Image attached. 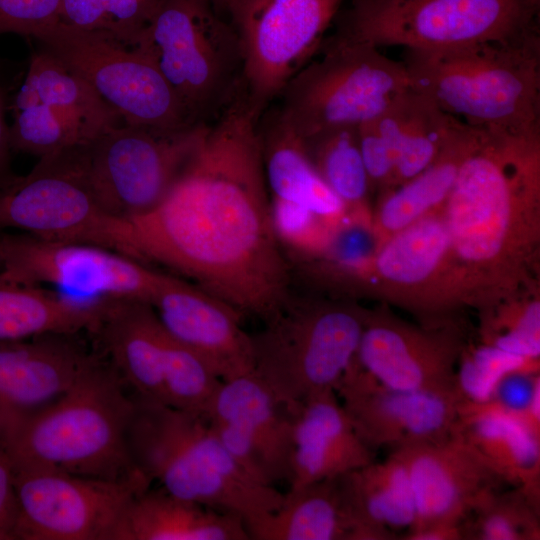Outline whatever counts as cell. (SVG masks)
Returning a JSON list of instances; mask_svg holds the SVG:
<instances>
[{
	"label": "cell",
	"instance_id": "cell-1",
	"mask_svg": "<svg viewBox=\"0 0 540 540\" xmlns=\"http://www.w3.org/2000/svg\"><path fill=\"white\" fill-rule=\"evenodd\" d=\"M262 112L242 89L207 125L189 163L149 212L129 220L140 249L242 315L264 319L291 289L266 185Z\"/></svg>",
	"mask_w": 540,
	"mask_h": 540
},
{
	"label": "cell",
	"instance_id": "cell-2",
	"mask_svg": "<svg viewBox=\"0 0 540 540\" xmlns=\"http://www.w3.org/2000/svg\"><path fill=\"white\" fill-rule=\"evenodd\" d=\"M442 208L458 300L488 309L528 282L540 240V124L475 127Z\"/></svg>",
	"mask_w": 540,
	"mask_h": 540
},
{
	"label": "cell",
	"instance_id": "cell-3",
	"mask_svg": "<svg viewBox=\"0 0 540 540\" xmlns=\"http://www.w3.org/2000/svg\"><path fill=\"white\" fill-rule=\"evenodd\" d=\"M101 357L58 400L20 427L3 449L14 467L50 468L73 475L149 488L127 444L132 393Z\"/></svg>",
	"mask_w": 540,
	"mask_h": 540
},
{
	"label": "cell",
	"instance_id": "cell-4",
	"mask_svg": "<svg viewBox=\"0 0 540 540\" xmlns=\"http://www.w3.org/2000/svg\"><path fill=\"white\" fill-rule=\"evenodd\" d=\"M127 444L136 469L169 494L239 515L246 524L280 507L284 494L252 480L212 432L204 415L132 392Z\"/></svg>",
	"mask_w": 540,
	"mask_h": 540
},
{
	"label": "cell",
	"instance_id": "cell-5",
	"mask_svg": "<svg viewBox=\"0 0 540 540\" xmlns=\"http://www.w3.org/2000/svg\"><path fill=\"white\" fill-rule=\"evenodd\" d=\"M412 90L473 127L540 123L539 27L520 35L437 49H405Z\"/></svg>",
	"mask_w": 540,
	"mask_h": 540
},
{
	"label": "cell",
	"instance_id": "cell-6",
	"mask_svg": "<svg viewBox=\"0 0 540 540\" xmlns=\"http://www.w3.org/2000/svg\"><path fill=\"white\" fill-rule=\"evenodd\" d=\"M367 315L350 298L290 289L251 335L254 374L295 412L309 396L335 390L356 356Z\"/></svg>",
	"mask_w": 540,
	"mask_h": 540
},
{
	"label": "cell",
	"instance_id": "cell-7",
	"mask_svg": "<svg viewBox=\"0 0 540 540\" xmlns=\"http://www.w3.org/2000/svg\"><path fill=\"white\" fill-rule=\"evenodd\" d=\"M213 4L160 0L130 47L153 62L193 124L216 119L244 87L239 37Z\"/></svg>",
	"mask_w": 540,
	"mask_h": 540
},
{
	"label": "cell",
	"instance_id": "cell-8",
	"mask_svg": "<svg viewBox=\"0 0 540 540\" xmlns=\"http://www.w3.org/2000/svg\"><path fill=\"white\" fill-rule=\"evenodd\" d=\"M84 146L42 156L27 175L14 174L0 186V232L17 229L91 244L149 265L132 223L111 215L97 200L85 171Z\"/></svg>",
	"mask_w": 540,
	"mask_h": 540
},
{
	"label": "cell",
	"instance_id": "cell-9",
	"mask_svg": "<svg viewBox=\"0 0 540 540\" xmlns=\"http://www.w3.org/2000/svg\"><path fill=\"white\" fill-rule=\"evenodd\" d=\"M285 85L281 111L308 138L340 127H358L410 89L402 61L378 47L335 37L321 43Z\"/></svg>",
	"mask_w": 540,
	"mask_h": 540
},
{
	"label": "cell",
	"instance_id": "cell-10",
	"mask_svg": "<svg viewBox=\"0 0 540 540\" xmlns=\"http://www.w3.org/2000/svg\"><path fill=\"white\" fill-rule=\"evenodd\" d=\"M540 0H352L338 39L437 49L505 39L539 27Z\"/></svg>",
	"mask_w": 540,
	"mask_h": 540
},
{
	"label": "cell",
	"instance_id": "cell-11",
	"mask_svg": "<svg viewBox=\"0 0 540 540\" xmlns=\"http://www.w3.org/2000/svg\"><path fill=\"white\" fill-rule=\"evenodd\" d=\"M92 335L125 385L141 397L191 411L216 388L208 365L164 328L147 302L109 301Z\"/></svg>",
	"mask_w": 540,
	"mask_h": 540
},
{
	"label": "cell",
	"instance_id": "cell-12",
	"mask_svg": "<svg viewBox=\"0 0 540 540\" xmlns=\"http://www.w3.org/2000/svg\"><path fill=\"white\" fill-rule=\"evenodd\" d=\"M208 124L179 130L118 125L85 145L86 175L101 206L125 220L152 210L189 163Z\"/></svg>",
	"mask_w": 540,
	"mask_h": 540
},
{
	"label": "cell",
	"instance_id": "cell-13",
	"mask_svg": "<svg viewBox=\"0 0 540 540\" xmlns=\"http://www.w3.org/2000/svg\"><path fill=\"white\" fill-rule=\"evenodd\" d=\"M37 40L82 77L126 125L157 130L196 125L157 67L140 51L58 23Z\"/></svg>",
	"mask_w": 540,
	"mask_h": 540
},
{
	"label": "cell",
	"instance_id": "cell-14",
	"mask_svg": "<svg viewBox=\"0 0 540 540\" xmlns=\"http://www.w3.org/2000/svg\"><path fill=\"white\" fill-rule=\"evenodd\" d=\"M121 117L77 73L43 48L32 54L13 104V152L39 158L92 143Z\"/></svg>",
	"mask_w": 540,
	"mask_h": 540
},
{
	"label": "cell",
	"instance_id": "cell-15",
	"mask_svg": "<svg viewBox=\"0 0 540 540\" xmlns=\"http://www.w3.org/2000/svg\"><path fill=\"white\" fill-rule=\"evenodd\" d=\"M0 272L13 280L49 284L87 301L151 303L164 273L99 246L0 232Z\"/></svg>",
	"mask_w": 540,
	"mask_h": 540
},
{
	"label": "cell",
	"instance_id": "cell-16",
	"mask_svg": "<svg viewBox=\"0 0 540 540\" xmlns=\"http://www.w3.org/2000/svg\"><path fill=\"white\" fill-rule=\"evenodd\" d=\"M343 0H230L243 82L261 111L318 52Z\"/></svg>",
	"mask_w": 540,
	"mask_h": 540
},
{
	"label": "cell",
	"instance_id": "cell-17",
	"mask_svg": "<svg viewBox=\"0 0 540 540\" xmlns=\"http://www.w3.org/2000/svg\"><path fill=\"white\" fill-rule=\"evenodd\" d=\"M147 489L50 468L14 467L15 540H114L130 502Z\"/></svg>",
	"mask_w": 540,
	"mask_h": 540
},
{
	"label": "cell",
	"instance_id": "cell-18",
	"mask_svg": "<svg viewBox=\"0 0 540 540\" xmlns=\"http://www.w3.org/2000/svg\"><path fill=\"white\" fill-rule=\"evenodd\" d=\"M442 208L379 244L358 293L373 294L413 311L424 317L423 324L449 321L448 313L460 303Z\"/></svg>",
	"mask_w": 540,
	"mask_h": 540
},
{
	"label": "cell",
	"instance_id": "cell-19",
	"mask_svg": "<svg viewBox=\"0 0 540 540\" xmlns=\"http://www.w3.org/2000/svg\"><path fill=\"white\" fill-rule=\"evenodd\" d=\"M205 417L236 464L255 482H290L294 413L254 372L222 381Z\"/></svg>",
	"mask_w": 540,
	"mask_h": 540
},
{
	"label": "cell",
	"instance_id": "cell-20",
	"mask_svg": "<svg viewBox=\"0 0 540 540\" xmlns=\"http://www.w3.org/2000/svg\"><path fill=\"white\" fill-rule=\"evenodd\" d=\"M465 346L464 334L451 320L417 326L378 308L368 310L356 360L389 388L459 398L456 366Z\"/></svg>",
	"mask_w": 540,
	"mask_h": 540
},
{
	"label": "cell",
	"instance_id": "cell-21",
	"mask_svg": "<svg viewBox=\"0 0 540 540\" xmlns=\"http://www.w3.org/2000/svg\"><path fill=\"white\" fill-rule=\"evenodd\" d=\"M335 392L355 432L373 451L437 442L456 426L457 396L389 388L366 372L356 356Z\"/></svg>",
	"mask_w": 540,
	"mask_h": 540
},
{
	"label": "cell",
	"instance_id": "cell-22",
	"mask_svg": "<svg viewBox=\"0 0 540 540\" xmlns=\"http://www.w3.org/2000/svg\"><path fill=\"white\" fill-rule=\"evenodd\" d=\"M78 334L0 341V446L64 395L101 357Z\"/></svg>",
	"mask_w": 540,
	"mask_h": 540
},
{
	"label": "cell",
	"instance_id": "cell-23",
	"mask_svg": "<svg viewBox=\"0 0 540 540\" xmlns=\"http://www.w3.org/2000/svg\"><path fill=\"white\" fill-rule=\"evenodd\" d=\"M391 453L405 466L414 495L416 518L408 532L462 524L481 498L506 483L456 426L443 440Z\"/></svg>",
	"mask_w": 540,
	"mask_h": 540
},
{
	"label": "cell",
	"instance_id": "cell-24",
	"mask_svg": "<svg viewBox=\"0 0 540 540\" xmlns=\"http://www.w3.org/2000/svg\"><path fill=\"white\" fill-rule=\"evenodd\" d=\"M459 121L410 88L358 126L360 152L372 190L392 188L426 169Z\"/></svg>",
	"mask_w": 540,
	"mask_h": 540
},
{
	"label": "cell",
	"instance_id": "cell-25",
	"mask_svg": "<svg viewBox=\"0 0 540 540\" xmlns=\"http://www.w3.org/2000/svg\"><path fill=\"white\" fill-rule=\"evenodd\" d=\"M150 304L164 328L221 381L254 372L251 335L241 326L242 315L225 302L164 273Z\"/></svg>",
	"mask_w": 540,
	"mask_h": 540
},
{
	"label": "cell",
	"instance_id": "cell-26",
	"mask_svg": "<svg viewBox=\"0 0 540 540\" xmlns=\"http://www.w3.org/2000/svg\"><path fill=\"white\" fill-rule=\"evenodd\" d=\"M270 207L302 212L336 228L348 209L319 175L305 138L278 107L259 122Z\"/></svg>",
	"mask_w": 540,
	"mask_h": 540
},
{
	"label": "cell",
	"instance_id": "cell-27",
	"mask_svg": "<svg viewBox=\"0 0 540 540\" xmlns=\"http://www.w3.org/2000/svg\"><path fill=\"white\" fill-rule=\"evenodd\" d=\"M289 489L334 478L375 461L355 432L338 396L328 389L309 396L294 412Z\"/></svg>",
	"mask_w": 540,
	"mask_h": 540
},
{
	"label": "cell",
	"instance_id": "cell-28",
	"mask_svg": "<svg viewBox=\"0 0 540 540\" xmlns=\"http://www.w3.org/2000/svg\"><path fill=\"white\" fill-rule=\"evenodd\" d=\"M456 427L504 481L540 502V437L494 401L460 400Z\"/></svg>",
	"mask_w": 540,
	"mask_h": 540
},
{
	"label": "cell",
	"instance_id": "cell-29",
	"mask_svg": "<svg viewBox=\"0 0 540 540\" xmlns=\"http://www.w3.org/2000/svg\"><path fill=\"white\" fill-rule=\"evenodd\" d=\"M244 520L178 498L160 488L136 495L114 540H249Z\"/></svg>",
	"mask_w": 540,
	"mask_h": 540
},
{
	"label": "cell",
	"instance_id": "cell-30",
	"mask_svg": "<svg viewBox=\"0 0 540 540\" xmlns=\"http://www.w3.org/2000/svg\"><path fill=\"white\" fill-rule=\"evenodd\" d=\"M342 492L359 540H392L396 531L412 528L416 508L402 461L390 454L339 476Z\"/></svg>",
	"mask_w": 540,
	"mask_h": 540
},
{
	"label": "cell",
	"instance_id": "cell-31",
	"mask_svg": "<svg viewBox=\"0 0 540 540\" xmlns=\"http://www.w3.org/2000/svg\"><path fill=\"white\" fill-rule=\"evenodd\" d=\"M245 527L254 540H359L339 476L288 489L279 508Z\"/></svg>",
	"mask_w": 540,
	"mask_h": 540
},
{
	"label": "cell",
	"instance_id": "cell-32",
	"mask_svg": "<svg viewBox=\"0 0 540 540\" xmlns=\"http://www.w3.org/2000/svg\"><path fill=\"white\" fill-rule=\"evenodd\" d=\"M109 301L75 299L0 272V341L84 331L92 334Z\"/></svg>",
	"mask_w": 540,
	"mask_h": 540
},
{
	"label": "cell",
	"instance_id": "cell-33",
	"mask_svg": "<svg viewBox=\"0 0 540 540\" xmlns=\"http://www.w3.org/2000/svg\"><path fill=\"white\" fill-rule=\"evenodd\" d=\"M475 132V127L459 121L436 159L426 169L397 186L380 191L372 214L379 244L444 206Z\"/></svg>",
	"mask_w": 540,
	"mask_h": 540
},
{
	"label": "cell",
	"instance_id": "cell-34",
	"mask_svg": "<svg viewBox=\"0 0 540 540\" xmlns=\"http://www.w3.org/2000/svg\"><path fill=\"white\" fill-rule=\"evenodd\" d=\"M319 175L348 210L368 206L371 182L360 152L357 127H340L305 138Z\"/></svg>",
	"mask_w": 540,
	"mask_h": 540
},
{
	"label": "cell",
	"instance_id": "cell-35",
	"mask_svg": "<svg viewBox=\"0 0 540 540\" xmlns=\"http://www.w3.org/2000/svg\"><path fill=\"white\" fill-rule=\"evenodd\" d=\"M539 504L519 487L492 490L463 521L465 539L539 540Z\"/></svg>",
	"mask_w": 540,
	"mask_h": 540
},
{
	"label": "cell",
	"instance_id": "cell-36",
	"mask_svg": "<svg viewBox=\"0 0 540 540\" xmlns=\"http://www.w3.org/2000/svg\"><path fill=\"white\" fill-rule=\"evenodd\" d=\"M160 0H62L58 24L131 47Z\"/></svg>",
	"mask_w": 540,
	"mask_h": 540
},
{
	"label": "cell",
	"instance_id": "cell-37",
	"mask_svg": "<svg viewBox=\"0 0 540 540\" xmlns=\"http://www.w3.org/2000/svg\"><path fill=\"white\" fill-rule=\"evenodd\" d=\"M519 294L520 292L481 311L482 343L514 355L539 358V296Z\"/></svg>",
	"mask_w": 540,
	"mask_h": 540
},
{
	"label": "cell",
	"instance_id": "cell-38",
	"mask_svg": "<svg viewBox=\"0 0 540 540\" xmlns=\"http://www.w3.org/2000/svg\"><path fill=\"white\" fill-rule=\"evenodd\" d=\"M539 358H527L491 345L465 346L456 370V388L460 400L486 402L495 387L508 374L539 373Z\"/></svg>",
	"mask_w": 540,
	"mask_h": 540
},
{
	"label": "cell",
	"instance_id": "cell-39",
	"mask_svg": "<svg viewBox=\"0 0 540 540\" xmlns=\"http://www.w3.org/2000/svg\"><path fill=\"white\" fill-rule=\"evenodd\" d=\"M62 0H0V34L37 39L58 23Z\"/></svg>",
	"mask_w": 540,
	"mask_h": 540
},
{
	"label": "cell",
	"instance_id": "cell-40",
	"mask_svg": "<svg viewBox=\"0 0 540 540\" xmlns=\"http://www.w3.org/2000/svg\"><path fill=\"white\" fill-rule=\"evenodd\" d=\"M539 387V373H511L500 380L495 387L490 400L514 413L519 414L527 424L525 417L526 411L531 403L536 389Z\"/></svg>",
	"mask_w": 540,
	"mask_h": 540
},
{
	"label": "cell",
	"instance_id": "cell-41",
	"mask_svg": "<svg viewBox=\"0 0 540 540\" xmlns=\"http://www.w3.org/2000/svg\"><path fill=\"white\" fill-rule=\"evenodd\" d=\"M17 503L14 490V467L0 446V540H15Z\"/></svg>",
	"mask_w": 540,
	"mask_h": 540
},
{
	"label": "cell",
	"instance_id": "cell-42",
	"mask_svg": "<svg viewBox=\"0 0 540 540\" xmlns=\"http://www.w3.org/2000/svg\"><path fill=\"white\" fill-rule=\"evenodd\" d=\"M7 98L0 81V186L7 182L14 173L11 169L10 125L6 120Z\"/></svg>",
	"mask_w": 540,
	"mask_h": 540
},
{
	"label": "cell",
	"instance_id": "cell-43",
	"mask_svg": "<svg viewBox=\"0 0 540 540\" xmlns=\"http://www.w3.org/2000/svg\"><path fill=\"white\" fill-rule=\"evenodd\" d=\"M406 540H463L462 524H434L405 534Z\"/></svg>",
	"mask_w": 540,
	"mask_h": 540
},
{
	"label": "cell",
	"instance_id": "cell-44",
	"mask_svg": "<svg viewBox=\"0 0 540 540\" xmlns=\"http://www.w3.org/2000/svg\"><path fill=\"white\" fill-rule=\"evenodd\" d=\"M230 0H212V2L216 5H219L221 7H224L227 9L228 3Z\"/></svg>",
	"mask_w": 540,
	"mask_h": 540
}]
</instances>
